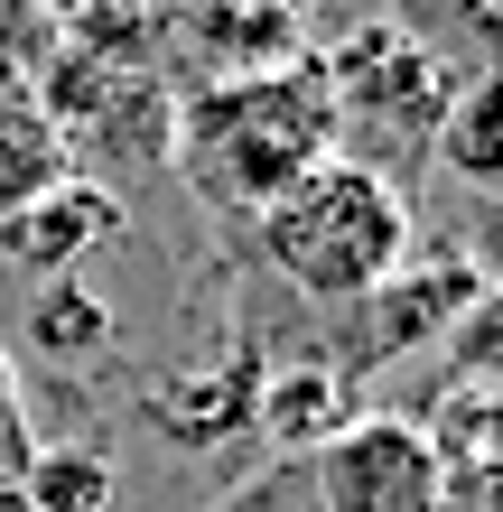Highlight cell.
<instances>
[{"label":"cell","mask_w":503,"mask_h":512,"mask_svg":"<svg viewBox=\"0 0 503 512\" xmlns=\"http://www.w3.org/2000/svg\"><path fill=\"white\" fill-rule=\"evenodd\" d=\"M317 159H336V112L317 66H261L233 75L215 94L187 103L177 122V168L205 205L224 215H261L271 196H289Z\"/></svg>","instance_id":"1"},{"label":"cell","mask_w":503,"mask_h":512,"mask_svg":"<svg viewBox=\"0 0 503 512\" xmlns=\"http://www.w3.org/2000/svg\"><path fill=\"white\" fill-rule=\"evenodd\" d=\"M261 261L280 270L317 308H364V298L410 261V205L392 177L354 168V159H317L289 196L261 205Z\"/></svg>","instance_id":"2"},{"label":"cell","mask_w":503,"mask_h":512,"mask_svg":"<svg viewBox=\"0 0 503 512\" xmlns=\"http://www.w3.org/2000/svg\"><path fill=\"white\" fill-rule=\"evenodd\" d=\"M317 84H327V112H336V159L392 177V187H401V168H420L438 149V122L457 103L448 56L420 47L401 19L354 28L327 66H317Z\"/></svg>","instance_id":"3"},{"label":"cell","mask_w":503,"mask_h":512,"mask_svg":"<svg viewBox=\"0 0 503 512\" xmlns=\"http://www.w3.org/2000/svg\"><path fill=\"white\" fill-rule=\"evenodd\" d=\"M317 512H448V475L420 419L401 410H354L345 429L308 457Z\"/></svg>","instance_id":"4"},{"label":"cell","mask_w":503,"mask_h":512,"mask_svg":"<svg viewBox=\"0 0 503 512\" xmlns=\"http://www.w3.org/2000/svg\"><path fill=\"white\" fill-rule=\"evenodd\" d=\"M485 308V270H476V252H429V261H401L392 280H382L373 298H364V317H373V364H392V354H410V345H438L448 326H466Z\"/></svg>","instance_id":"5"},{"label":"cell","mask_w":503,"mask_h":512,"mask_svg":"<svg viewBox=\"0 0 503 512\" xmlns=\"http://www.w3.org/2000/svg\"><path fill=\"white\" fill-rule=\"evenodd\" d=\"M122 233V205L103 187H38V196H0V261L28 280H75V261Z\"/></svg>","instance_id":"6"},{"label":"cell","mask_w":503,"mask_h":512,"mask_svg":"<svg viewBox=\"0 0 503 512\" xmlns=\"http://www.w3.org/2000/svg\"><path fill=\"white\" fill-rule=\"evenodd\" d=\"M345 419H354V391H345L336 364H289V373L261 382V401H252V429H271L289 457H317Z\"/></svg>","instance_id":"7"},{"label":"cell","mask_w":503,"mask_h":512,"mask_svg":"<svg viewBox=\"0 0 503 512\" xmlns=\"http://www.w3.org/2000/svg\"><path fill=\"white\" fill-rule=\"evenodd\" d=\"M252 401H261V373H252V354H233V364L215 373V382H168L159 401H150V419L177 438V447H215V438H233V429H252Z\"/></svg>","instance_id":"8"},{"label":"cell","mask_w":503,"mask_h":512,"mask_svg":"<svg viewBox=\"0 0 503 512\" xmlns=\"http://www.w3.org/2000/svg\"><path fill=\"white\" fill-rule=\"evenodd\" d=\"M429 159L448 168L457 187H476V196L503 177V84H494V66L457 84V103H448V122H438V149H429Z\"/></svg>","instance_id":"9"},{"label":"cell","mask_w":503,"mask_h":512,"mask_svg":"<svg viewBox=\"0 0 503 512\" xmlns=\"http://www.w3.org/2000/svg\"><path fill=\"white\" fill-rule=\"evenodd\" d=\"M103 503H112V466L94 447H28L10 485V512H103Z\"/></svg>","instance_id":"10"},{"label":"cell","mask_w":503,"mask_h":512,"mask_svg":"<svg viewBox=\"0 0 503 512\" xmlns=\"http://www.w3.org/2000/svg\"><path fill=\"white\" fill-rule=\"evenodd\" d=\"M401 28L438 56H466V75H485L494 47V0H401Z\"/></svg>","instance_id":"11"},{"label":"cell","mask_w":503,"mask_h":512,"mask_svg":"<svg viewBox=\"0 0 503 512\" xmlns=\"http://www.w3.org/2000/svg\"><path fill=\"white\" fill-rule=\"evenodd\" d=\"M28 447H38V438L19 429V382H10V354H0V494L19 485V466H28Z\"/></svg>","instance_id":"12"}]
</instances>
